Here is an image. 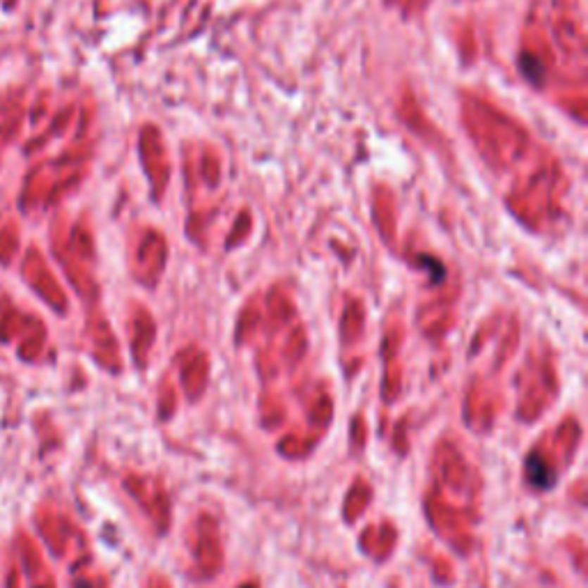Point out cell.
Here are the masks:
<instances>
[{"mask_svg": "<svg viewBox=\"0 0 588 588\" xmlns=\"http://www.w3.org/2000/svg\"><path fill=\"white\" fill-rule=\"evenodd\" d=\"M246 588H253V586H246Z\"/></svg>", "mask_w": 588, "mask_h": 588, "instance_id": "6da1fadb", "label": "cell"}]
</instances>
